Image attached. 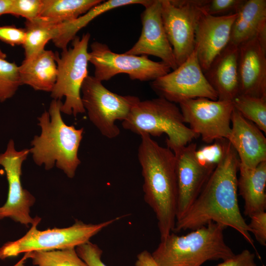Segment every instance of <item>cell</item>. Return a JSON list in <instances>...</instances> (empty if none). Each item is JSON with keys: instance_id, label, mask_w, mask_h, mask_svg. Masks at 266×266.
Returning a JSON list of instances; mask_svg holds the SVG:
<instances>
[{"instance_id": "9", "label": "cell", "mask_w": 266, "mask_h": 266, "mask_svg": "<svg viewBox=\"0 0 266 266\" xmlns=\"http://www.w3.org/2000/svg\"><path fill=\"white\" fill-rule=\"evenodd\" d=\"M90 48L89 62L95 67L94 76L101 82L120 73L128 74L132 80L152 81L170 72L166 64L152 61L146 55L116 53L98 41L93 42Z\"/></svg>"}, {"instance_id": "6", "label": "cell", "mask_w": 266, "mask_h": 266, "mask_svg": "<svg viewBox=\"0 0 266 266\" xmlns=\"http://www.w3.org/2000/svg\"><path fill=\"white\" fill-rule=\"evenodd\" d=\"M122 217L118 216L98 224H86L76 221L67 228L39 231L37 229L41 220L38 217L25 235L16 241L8 242L0 248V259L34 251L76 248L89 241L93 236Z\"/></svg>"}, {"instance_id": "25", "label": "cell", "mask_w": 266, "mask_h": 266, "mask_svg": "<svg viewBox=\"0 0 266 266\" xmlns=\"http://www.w3.org/2000/svg\"><path fill=\"white\" fill-rule=\"evenodd\" d=\"M232 101L243 117L266 133V98L239 94Z\"/></svg>"}, {"instance_id": "2", "label": "cell", "mask_w": 266, "mask_h": 266, "mask_svg": "<svg viewBox=\"0 0 266 266\" xmlns=\"http://www.w3.org/2000/svg\"><path fill=\"white\" fill-rule=\"evenodd\" d=\"M140 136L137 157L143 179L144 200L156 215L162 240L173 232L176 222V157L172 150L160 145L150 135Z\"/></svg>"}, {"instance_id": "19", "label": "cell", "mask_w": 266, "mask_h": 266, "mask_svg": "<svg viewBox=\"0 0 266 266\" xmlns=\"http://www.w3.org/2000/svg\"><path fill=\"white\" fill-rule=\"evenodd\" d=\"M238 54V46L229 43L204 72L218 100L232 101L239 94Z\"/></svg>"}, {"instance_id": "18", "label": "cell", "mask_w": 266, "mask_h": 266, "mask_svg": "<svg viewBox=\"0 0 266 266\" xmlns=\"http://www.w3.org/2000/svg\"><path fill=\"white\" fill-rule=\"evenodd\" d=\"M231 122L232 126L227 140L237 154L239 166L254 168L266 161V138L262 131L234 108Z\"/></svg>"}, {"instance_id": "3", "label": "cell", "mask_w": 266, "mask_h": 266, "mask_svg": "<svg viewBox=\"0 0 266 266\" xmlns=\"http://www.w3.org/2000/svg\"><path fill=\"white\" fill-rule=\"evenodd\" d=\"M62 104L61 100L53 99L48 111L45 110L37 118L41 133L31 142L30 153L37 165H43L45 169L49 170L56 164L67 177L73 178L81 163L78 152L84 129H76L64 122L61 111Z\"/></svg>"}, {"instance_id": "17", "label": "cell", "mask_w": 266, "mask_h": 266, "mask_svg": "<svg viewBox=\"0 0 266 266\" xmlns=\"http://www.w3.org/2000/svg\"><path fill=\"white\" fill-rule=\"evenodd\" d=\"M238 48L239 94L266 98V49L257 38Z\"/></svg>"}, {"instance_id": "11", "label": "cell", "mask_w": 266, "mask_h": 266, "mask_svg": "<svg viewBox=\"0 0 266 266\" xmlns=\"http://www.w3.org/2000/svg\"><path fill=\"white\" fill-rule=\"evenodd\" d=\"M159 96L174 103L200 98L217 100L218 96L206 78L195 50L172 72L151 82Z\"/></svg>"}, {"instance_id": "16", "label": "cell", "mask_w": 266, "mask_h": 266, "mask_svg": "<svg viewBox=\"0 0 266 266\" xmlns=\"http://www.w3.org/2000/svg\"><path fill=\"white\" fill-rule=\"evenodd\" d=\"M236 15L214 16L204 12L200 17L195 33L194 50L203 72L229 43Z\"/></svg>"}, {"instance_id": "36", "label": "cell", "mask_w": 266, "mask_h": 266, "mask_svg": "<svg viewBox=\"0 0 266 266\" xmlns=\"http://www.w3.org/2000/svg\"><path fill=\"white\" fill-rule=\"evenodd\" d=\"M26 257L24 255L23 258L13 266H23L24 262L26 260Z\"/></svg>"}, {"instance_id": "14", "label": "cell", "mask_w": 266, "mask_h": 266, "mask_svg": "<svg viewBox=\"0 0 266 266\" xmlns=\"http://www.w3.org/2000/svg\"><path fill=\"white\" fill-rule=\"evenodd\" d=\"M197 150V144L190 143L174 153L177 185L176 221L189 209L216 167L200 163Z\"/></svg>"}, {"instance_id": "29", "label": "cell", "mask_w": 266, "mask_h": 266, "mask_svg": "<svg viewBox=\"0 0 266 266\" xmlns=\"http://www.w3.org/2000/svg\"><path fill=\"white\" fill-rule=\"evenodd\" d=\"M217 141L213 145L197 150V157L202 164L216 166L221 160L227 140L222 139Z\"/></svg>"}, {"instance_id": "15", "label": "cell", "mask_w": 266, "mask_h": 266, "mask_svg": "<svg viewBox=\"0 0 266 266\" xmlns=\"http://www.w3.org/2000/svg\"><path fill=\"white\" fill-rule=\"evenodd\" d=\"M140 17L142 25L140 35L125 53L152 55L160 58L171 69H176L178 66L163 23L161 0H152L145 6Z\"/></svg>"}, {"instance_id": "20", "label": "cell", "mask_w": 266, "mask_h": 266, "mask_svg": "<svg viewBox=\"0 0 266 266\" xmlns=\"http://www.w3.org/2000/svg\"><path fill=\"white\" fill-rule=\"evenodd\" d=\"M236 14L229 43L238 46L257 38L266 49V0H245Z\"/></svg>"}, {"instance_id": "32", "label": "cell", "mask_w": 266, "mask_h": 266, "mask_svg": "<svg viewBox=\"0 0 266 266\" xmlns=\"http://www.w3.org/2000/svg\"><path fill=\"white\" fill-rule=\"evenodd\" d=\"M25 37V29L17 28L13 25L0 27V40L12 46L23 45Z\"/></svg>"}, {"instance_id": "33", "label": "cell", "mask_w": 266, "mask_h": 266, "mask_svg": "<svg viewBox=\"0 0 266 266\" xmlns=\"http://www.w3.org/2000/svg\"><path fill=\"white\" fill-rule=\"evenodd\" d=\"M255 258L254 253L245 249L216 266H257Z\"/></svg>"}, {"instance_id": "13", "label": "cell", "mask_w": 266, "mask_h": 266, "mask_svg": "<svg viewBox=\"0 0 266 266\" xmlns=\"http://www.w3.org/2000/svg\"><path fill=\"white\" fill-rule=\"evenodd\" d=\"M30 150L17 151L14 142L10 139L3 153L0 154V165L4 169L8 183L7 199L0 207V220L9 217L15 222L28 226L36 221L30 215V207L35 201L34 197L22 185V166L26 160Z\"/></svg>"}, {"instance_id": "34", "label": "cell", "mask_w": 266, "mask_h": 266, "mask_svg": "<svg viewBox=\"0 0 266 266\" xmlns=\"http://www.w3.org/2000/svg\"><path fill=\"white\" fill-rule=\"evenodd\" d=\"M135 266H159L151 253L147 250L140 252L136 256Z\"/></svg>"}, {"instance_id": "5", "label": "cell", "mask_w": 266, "mask_h": 266, "mask_svg": "<svg viewBox=\"0 0 266 266\" xmlns=\"http://www.w3.org/2000/svg\"><path fill=\"white\" fill-rule=\"evenodd\" d=\"M122 122L124 129L139 135L166 134L167 147L174 153L199 136L185 125L175 103L161 97L140 100Z\"/></svg>"}, {"instance_id": "1", "label": "cell", "mask_w": 266, "mask_h": 266, "mask_svg": "<svg viewBox=\"0 0 266 266\" xmlns=\"http://www.w3.org/2000/svg\"><path fill=\"white\" fill-rule=\"evenodd\" d=\"M239 165L237 154L227 141L221 160L189 209L176 221L172 232L194 230L213 222L225 228L233 229L256 250L248 224L238 205Z\"/></svg>"}, {"instance_id": "24", "label": "cell", "mask_w": 266, "mask_h": 266, "mask_svg": "<svg viewBox=\"0 0 266 266\" xmlns=\"http://www.w3.org/2000/svg\"><path fill=\"white\" fill-rule=\"evenodd\" d=\"M26 259H32L37 266H88L78 255L75 248L25 253Z\"/></svg>"}, {"instance_id": "12", "label": "cell", "mask_w": 266, "mask_h": 266, "mask_svg": "<svg viewBox=\"0 0 266 266\" xmlns=\"http://www.w3.org/2000/svg\"><path fill=\"white\" fill-rule=\"evenodd\" d=\"M179 104L185 123L204 142L227 139L234 108L232 101L200 98Z\"/></svg>"}, {"instance_id": "35", "label": "cell", "mask_w": 266, "mask_h": 266, "mask_svg": "<svg viewBox=\"0 0 266 266\" xmlns=\"http://www.w3.org/2000/svg\"><path fill=\"white\" fill-rule=\"evenodd\" d=\"M13 0H0V15L9 14Z\"/></svg>"}, {"instance_id": "23", "label": "cell", "mask_w": 266, "mask_h": 266, "mask_svg": "<svg viewBox=\"0 0 266 266\" xmlns=\"http://www.w3.org/2000/svg\"><path fill=\"white\" fill-rule=\"evenodd\" d=\"M101 0H42L38 18L54 22L73 21L100 4Z\"/></svg>"}, {"instance_id": "22", "label": "cell", "mask_w": 266, "mask_h": 266, "mask_svg": "<svg viewBox=\"0 0 266 266\" xmlns=\"http://www.w3.org/2000/svg\"><path fill=\"white\" fill-rule=\"evenodd\" d=\"M237 189L244 200V213L249 217L266 209V161L254 168L239 166Z\"/></svg>"}, {"instance_id": "7", "label": "cell", "mask_w": 266, "mask_h": 266, "mask_svg": "<svg viewBox=\"0 0 266 266\" xmlns=\"http://www.w3.org/2000/svg\"><path fill=\"white\" fill-rule=\"evenodd\" d=\"M89 33L80 37L76 36L71 41L72 46L63 50L61 55L55 53L57 76L51 92V97L61 100L63 97L61 111L76 117L85 112L81 96V89L88 75L89 62Z\"/></svg>"}, {"instance_id": "10", "label": "cell", "mask_w": 266, "mask_h": 266, "mask_svg": "<svg viewBox=\"0 0 266 266\" xmlns=\"http://www.w3.org/2000/svg\"><path fill=\"white\" fill-rule=\"evenodd\" d=\"M205 0H161L163 25L177 66L193 53Z\"/></svg>"}, {"instance_id": "31", "label": "cell", "mask_w": 266, "mask_h": 266, "mask_svg": "<svg viewBox=\"0 0 266 266\" xmlns=\"http://www.w3.org/2000/svg\"><path fill=\"white\" fill-rule=\"evenodd\" d=\"M250 222L248 224L252 233L260 244L266 245V212H260L250 217Z\"/></svg>"}, {"instance_id": "8", "label": "cell", "mask_w": 266, "mask_h": 266, "mask_svg": "<svg viewBox=\"0 0 266 266\" xmlns=\"http://www.w3.org/2000/svg\"><path fill=\"white\" fill-rule=\"evenodd\" d=\"M81 92L84 108L90 121L104 137H117L120 131L117 120L124 121L139 100L134 96H122L111 92L94 76L88 75Z\"/></svg>"}, {"instance_id": "26", "label": "cell", "mask_w": 266, "mask_h": 266, "mask_svg": "<svg viewBox=\"0 0 266 266\" xmlns=\"http://www.w3.org/2000/svg\"><path fill=\"white\" fill-rule=\"evenodd\" d=\"M21 85L19 66L0 58V102L12 98Z\"/></svg>"}, {"instance_id": "4", "label": "cell", "mask_w": 266, "mask_h": 266, "mask_svg": "<svg viewBox=\"0 0 266 266\" xmlns=\"http://www.w3.org/2000/svg\"><path fill=\"white\" fill-rule=\"evenodd\" d=\"M224 227L215 223L185 235L171 232L151 253L159 266H200L209 261H225L235 254L226 243Z\"/></svg>"}, {"instance_id": "27", "label": "cell", "mask_w": 266, "mask_h": 266, "mask_svg": "<svg viewBox=\"0 0 266 266\" xmlns=\"http://www.w3.org/2000/svg\"><path fill=\"white\" fill-rule=\"evenodd\" d=\"M245 0H205L204 11L214 16H223L236 13Z\"/></svg>"}, {"instance_id": "28", "label": "cell", "mask_w": 266, "mask_h": 266, "mask_svg": "<svg viewBox=\"0 0 266 266\" xmlns=\"http://www.w3.org/2000/svg\"><path fill=\"white\" fill-rule=\"evenodd\" d=\"M42 5V0H13L9 14L22 16L26 20L38 18Z\"/></svg>"}, {"instance_id": "21", "label": "cell", "mask_w": 266, "mask_h": 266, "mask_svg": "<svg viewBox=\"0 0 266 266\" xmlns=\"http://www.w3.org/2000/svg\"><path fill=\"white\" fill-rule=\"evenodd\" d=\"M19 71L22 85L36 91L51 92L57 76L55 53L44 49L32 58L24 59Z\"/></svg>"}, {"instance_id": "30", "label": "cell", "mask_w": 266, "mask_h": 266, "mask_svg": "<svg viewBox=\"0 0 266 266\" xmlns=\"http://www.w3.org/2000/svg\"><path fill=\"white\" fill-rule=\"evenodd\" d=\"M79 257L88 266H107L102 261V250L90 241L75 248Z\"/></svg>"}]
</instances>
